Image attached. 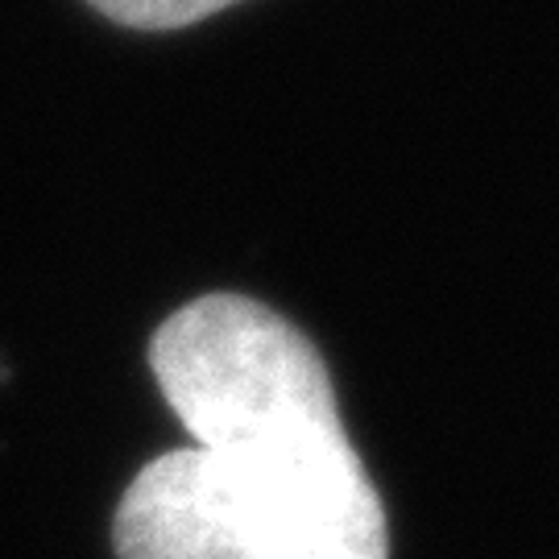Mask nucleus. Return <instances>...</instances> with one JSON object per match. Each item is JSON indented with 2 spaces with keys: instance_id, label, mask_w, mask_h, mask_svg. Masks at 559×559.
<instances>
[{
  "instance_id": "f257e3e1",
  "label": "nucleus",
  "mask_w": 559,
  "mask_h": 559,
  "mask_svg": "<svg viewBox=\"0 0 559 559\" xmlns=\"http://www.w3.org/2000/svg\"><path fill=\"white\" fill-rule=\"evenodd\" d=\"M150 365L191 443L124 489L117 559H390L378 485L295 323L203 295L162 323Z\"/></svg>"
},
{
  "instance_id": "f03ea898",
  "label": "nucleus",
  "mask_w": 559,
  "mask_h": 559,
  "mask_svg": "<svg viewBox=\"0 0 559 559\" xmlns=\"http://www.w3.org/2000/svg\"><path fill=\"white\" fill-rule=\"evenodd\" d=\"M87 4L129 29H182V25H195L237 0H87Z\"/></svg>"
}]
</instances>
